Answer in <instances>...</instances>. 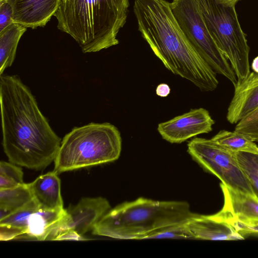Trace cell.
Returning a JSON list of instances; mask_svg holds the SVG:
<instances>
[{"mask_svg": "<svg viewBox=\"0 0 258 258\" xmlns=\"http://www.w3.org/2000/svg\"><path fill=\"white\" fill-rule=\"evenodd\" d=\"M220 187L224 196V206L220 214L240 219L258 220V199L255 196L234 190L222 183Z\"/></svg>", "mask_w": 258, "mask_h": 258, "instance_id": "15", "label": "cell"}, {"mask_svg": "<svg viewBox=\"0 0 258 258\" xmlns=\"http://www.w3.org/2000/svg\"><path fill=\"white\" fill-rule=\"evenodd\" d=\"M241 169L248 178L255 196L258 199V155L235 152Z\"/></svg>", "mask_w": 258, "mask_h": 258, "instance_id": "21", "label": "cell"}, {"mask_svg": "<svg viewBox=\"0 0 258 258\" xmlns=\"http://www.w3.org/2000/svg\"><path fill=\"white\" fill-rule=\"evenodd\" d=\"M111 209L108 201L104 198H84L67 214L47 240H55L61 232L72 230L83 235L92 230L99 220Z\"/></svg>", "mask_w": 258, "mask_h": 258, "instance_id": "9", "label": "cell"}, {"mask_svg": "<svg viewBox=\"0 0 258 258\" xmlns=\"http://www.w3.org/2000/svg\"><path fill=\"white\" fill-rule=\"evenodd\" d=\"M212 139L234 152H242L258 155V146L254 141L236 132L219 131Z\"/></svg>", "mask_w": 258, "mask_h": 258, "instance_id": "20", "label": "cell"}, {"mask_svg": "<svg viewBox=\"0 0 258 258\" xmlns=\"http://www.w3.org/2000/svg\"><path fill=\"white\" fill-rule=\"evenodd\" d=\"M185 223L176 224L163 227L152 233L147 237L146 239H193L191 235L185 226Z\"/></svg>", "mask_w": 258, "mask_h": 258, "instance_id": "22", "label": "cell"}, {"mask_svg": "<svg viewBox=\"0 0 258 258\" xmlns=\"http://www.w3.org/2000/svg\"><path fill=\"white\" fill-rule=\"evenodd\" d=\"M13 22L33 29L44 27L57 11L61 0H6Z\"/></svg>", "mask_w": 258, "mask_h": 258, "instance_id": "11", "label": "cell"}, {"mask_svg": "<svg viewBox=\"0 0 258 258\" xmlns=\"http://www.w3.org/2000/svg\"><path fill=\"white\" fill-rule=\"evenodd\" d=\"M67 214V210L37 209L29 217L26 233L28 238L37 240H47Z\"/></svg>", "mask_w": 258, "mask_h": 258, "instance_id": "16", "label": "cell"}, {"mask_svg": "<svg viewBox=\"0 0 258 258\" xmlns=\"http://www.w3.org/2000/svg\"><path fill=\"white\" fill-rule=\"evenodd\" d=\"M32 200L28 183L0 189V220L23 207Z\"/></svg>", "mask_w": 258, "mask_h": 258, "instance_id": "19", "label": "cell"}, {"mask_svg": "<svg viewBox=\"0 0 258 258\" xmlns=\"http://www.w3.org/2000/svg\"><path fill=\"white\" fill-rule=\"evenodd\" d=\"M120 133L108 123L91 122L73 128L63 138L54 171H66L114 161L121 151Z\"/></svg>", "mask_w": 258, "mask_h": 258, "instance_id": "5", "label": "cell"}, {"mask_svg": "<svg viewBox=\"0 0 258 258\" xmlns=\"http://www.w3.org/2000/svg\"><path fill=\"white\" fill-rule=\"evenodd\" d=\"M194 214L186 202L139 198L111 209L96 224L92 234L119 239H146L163 227L185 223Z\"/></svg>", "mask_w": 258, "mask_h": 258, "instance_id": "4", "label": "cell"}, {"mask_svg": "<svg viewBox=\"0 0 258 258\" xmlns=\"http://www.w3.org/2000/svg\"><path fill=\"white\" fill-rule=\"evenodd\" d=\"M215 215L231 224L243 237L245 235L258 234V220L240 219L230 216H226L219 212Z\"/></svg>", "mask_w": 258, "mask_h": 258, "instance_id": "23", "label": "cell"}, {"mask_svg": "<svg viewBox=\"0 0 258 258\" xmlns=\"http://www.w3.org/2000/svg\"><path fill=\"white\" fill-rule=\"evenodd\" d=\"M234 132L243 135L254 142H258V108L238 122Z\"/></svg>", "mask_w": 258, "mask_h": 258, "instance_id": "24", "label": "cell"}, {"mask_svg": "<svg viewBox=\"0 0 258 258\" xmlns=\"http://www.w3.org/2000/svg\"><path fill=\"white\" fill-rule=\"evenodd\" d=\"M187 152L201 166L234 190L255 196L250 182L239 166L235 152L212 139L196 138L187 144Z\"/></svg>", "mask_w": 258, "mask_h": 258, "instance_id": "8", "label": "cell"}, {"mask_svg": "<svg viewBox=\"0 0 258 258\" xmlns=\"http://www.w3.org/2000/svg\"><path fill=\"white\" fill-rule=\"evenodd\" d=\"M251 68L253 72L258 73V56L253 59Z\"/></svg>", "mask_w": 258, "mask_h": 258, "instance_id": "29", "label": "cell"}, {"mask_svg": "<svg viewBox=\"0 0 258 258\" xmlns=\"http://www.w3.org/2000/svg\"><path fill=\"white\" fill-rule=\"evenodd\" d=\"M27 28L13 22L0 32V75L13 64L18 43Z\"/></svg>", "mask_w": 258, "mask_h": 258, "instance_id": "18", "label": "cell"}, {"mask_svg": "<svg viewBox=\"0 0 258 258\" xmlns=\"http://www.w3.org/2000/svg\"><path fill=\"white\" fill-rule=\"evenodd\" d=\"M139 30L164 66L202 91L215 90L216 73L200 56L178 25L165 0H135Z\"/></svg>", "mask_w": 258, "mask_h": 258, "instance_id": "2", "label": "cell"}, {"mask_svg": "<svg viewBox=\"0 0 258 258\" xmlns=\"http://www.w3.org/2000/svg\"><path fill=\"white\" fill-rule=\"evenodd\" d=\"M128 7V0H61L54 16L57 28L72 37L84 53L95 52L118 44Z\"/></svg>", "mask_w": 258, "mask_h": 258, "instance_id": "3", "label": "cell"}, {"mask_svg": "<svg viewBox=\"0 0 258 258\" xmlns=\"http://www.w3.org/2000/svg\"><path fill=\"white\" fill-rule=\"evenodd\" d=\"M156 94L161 97L167 96L170 93L169 86L165 83L158 85L156 89Z\"/></svg>", "mask_w": 258, "mask_h": 258, "instance_id": "28", "label": "cell"}, {"mask_svg": "<svg viewBox=\"0 0 258 258\" xmlns=\"http://www.w3.org/2000/svg\"><path fill=\"white\" fill-rule=\"evenodd\" d=\"M57 174L54 171L49 172L28 183L33 199L39 208L45 210L64 209L60 180Z\"/></svg>", "mask_w": 258, "mask_h": 258, "instance_id": "14", "label": "cell"}, {"mask_svg": "<svg viewBox=\"0 0 258 258\" xmlns=\"http://www.w3.org/2000/svg\"><path fill=\"white\" fill-rule=\"evenodd\" d=\"M0 103L2 144L9 161L35 170L54 161L61 139L18 76L0 75Z\"/></svg>", "mask_w": 258, "mask_h": 258, "instance_id": "1", "label": "cell"}, {"mask_svg": "<svg viewBox=\"0 0 258 258\" xmlns=\"http://www.w3.org/2000/svg\"><path fill=\"white\" fill-rule=\"evenodd\" d=\"M39 207L33 199L23 207L0 220V240L7 241L27 232L29 217Z\"/></svg>", "mask_w": 258, "mask_h": 258, "instance_id": "17", "label": "cell"}, {"mask_svg": "<svg viewBox=\"0 0 258 258\" xmlns=\"http://www.w3.org/2000/svg\"><path fill=\"white\" fill-rule=\"evenodd\" d=\"M258 108V73L250 72L234 87L233 96L227 109V120L237 124Z\"/></svg>", "mask_w": 258, "mask_h": 258, "instance_id": "13", "label": "cell"}, {"mask_svg": "<svg viewBox=\"0 0 258 258\" xmlns=\"http://www.w3.org/2000/svg\"><path fill=\"white\" fill-rule=\"evenodd\" d=\"M214 123L209 111L200 108L159 123L157 131L165 140L179 144L200 134L210 133Z\"/></svg>", "mask_w": 258, "mask_h": 258, "instance_id": "10", "label": "cell"}, {"mask_svg": "<svg viewBox=\"0 0 258 258\" xmlns=\"http://www.w3.org/2000/svg\"><path fill=\"white\" fill-rule=\"evenodd\" d=\"M11 6L6 0H0V32L13 23Z\"/></svg>", "mask_w": 258, "mask_h": 258, "instance_id": "26", "label": "cell"}, {"mask_svg": "<svg viewBox=\"0 0 258 258\" xmlns=\"http://www.w3.org/2000/svg\"><path fill=\"white\" fill-rule=\"evenodd\" d=\"M86 240L88 239L74 230H68L60 233L55 239V240Z\"/></svg>", "mask_w": 258, "mask_h": 258, "instance_id": "27", "label": "cell"}, {"mask_svg": "<svg viewBox=\"0 0 258 258\" xmlns=\"http://www.w3.org/2000/svg\"><path fill=\"white\" fill-rule=\"evenodd\" d=\"M228 2H229L230 3H232V4H235L239 0H225Z\"/></svg>", "mask_w": 258, "mask_h": 258, "instance_id": "30", "label": "cell"}, {"mask_svg": "<svg viewBox=\"0 0 258 258\" xmlns=\"http://www.w3.org/2000/svg\"><path fill=\"white\" fill-rule=\"evenodd\" d=\"M193 239L209 240H243L244 237L226 221L212 215L195 214L185 223Z\"/></svg>", "mask_w": 258, "mask_h": 258, "instance_id": "12", "label": "cell"}, {"mask_svg": "<svg viewBox=\"0 0 258 258\" xmlns=\"http://www.w3.org/2000/svg\"><path fill=\"white\" fill-rule=\"evenodd\" d=\"M0 176L20 185L23 183V172L22 169L13 163L1 161Z\"/></svg>", "mask_w": 258, "mask_h": 258, "instance_id": "25", "label": "cell"}, {"mask_svg": "<svg viewBox=\"0 0 258 258\" xmlns=\"http://www.w3.org/2000/svg\"><path fill=\"white\" fill-rule=\"evenodd\" d=\"M170 7L178 25L198 53L216 74L225 77L235 87L237 79L234 71L211 37L196 0H173Z\"/></svg>", "mask_w": 258, "mask_h": 258, "instance_id": "7", "label": "cell"}, {"mask_svg": "<svg viewBox=\"0 0 258 258\" xmlns=\"http://www.w3.org/2000/svg\"><path fill=\"white\" fill-rule=\"evenodd\" d=\"M216 44L230 63L237 83L250 72V48L240 25L235 4L225 0H196Z\"/></svg>", "mask_w": 258, "mask_h": 258, "instance_id": "6", "label": "cell"}]
</instances>
